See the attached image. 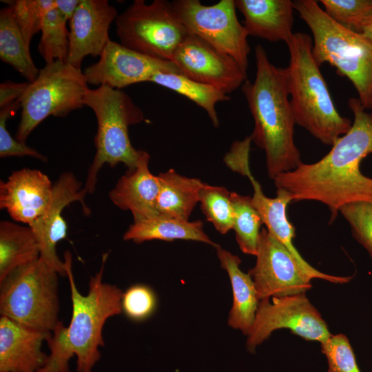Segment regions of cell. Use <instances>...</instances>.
Returning a JSON list of instances; mask_svg holds the SVG:
<instances>
[{
  "mask_svg": "<svg viewBox=\"0 0 372 372\" xmlns=\"http://www.w3.org/2000/svg\"><path fill=\"white\" fill-rule=\"evenodd\" d=\"M348 105L353 114L352 126L318 161L301 163L295 169L273 178L277 189L291 201L316 200L327 206L334 220L340 208L349 203L372 202V178L360 170V164L372 154V113L358 98Z\"/></svg>",
  "mask_w": 372,
  "mask_h": 372,
  "instance_id": "obj_1",
  "label": "cell"
},
{
  "mask_svg": "<svg viewBox=\"0 0 372 372\" xmlns=\"http://www.w3.org/2000/svg\"><path fill=\"white\" fill-rule=\"evenodd\" d=\"M109 253L102 256L100 269L90 277L87 295L77 289L72 271V254H64L68 278L72 316L68 327L60 322L46 341L50 353L38 372H70V361L76 358L77 372H92L101 359L104 346L103 330L106 321L122 311L123 292L115 285L103 282V272Z\"/></svg>",
  "mask_w": 372,
  "mask_h": 372,
  "instance_id": "obj_2",
  "label": "cell"
},
{
  "mask_svg": "<svg viewBox=\"0 0 372 372\" xmlns=\"http://www.w3.org/2000/svg\"><path fill=\"white\" fill-rule=\"evenodd\" d=\"M256 65L253 82L241 86L254 121L251 141L266 156L269 177L292 171L301 163L294 142L296 124L287 87L286 69L274 65L264 48L255 46Z\"/></svg>",
  "mask_w": 372,
  "mask_h": 372,
  "instance_id": "obj_3",
  "label": "cell"
},
{
  "mask_svg": "<svg viewBox=\"0 0 372 372\" xmlns=\"http://www.w3.org/2000/svg\"><path fill=\"white\" fill-rule=\"evenodd\" d=\"M286 69L290 103L296 123L322 143L332 146L352 126L337 110L320 66L312 54V38L294 33L287 44Z\"/></svg>",
  "mask_w": 372,
  "mask_h": 372,
  "instance_id": "obj_4",
  "label": "cell"
},
{
  "mask_svg": "<svg viewBox=\"0 0 372 372\" xmlns=\"http://www.w3.org/2000/svg\"><path fill=\"white\" fill-rule=\"evenodd\" d=\"M293 3L312 33V54L317 64L333 66L351 82L363 107L372 110V42L332 19L318 1Z\"/></svg>",
  "mask_w": 372,
  "mask_h": 372,
  "instance_id": "obj_5",
  "label": "cell"
},
{
  "mask_svg": "<svg viewBox=\"0 0 372 372\" xmlns=\"http://www.w3.org/2000/svg\"><path fill=\"white\" fill-rule=\"evenodd\" d=\"M84 105L94 112L97 121L94 143L96 153L86 178L85 189L93 193L97 176L105 164L114 167L125 165L128 169L136 167L144 151L131 144L128 130L132 125L145 121L141 109L129 95L121 90L101 85L88 89Z\"/></svg>",
  "mask_w": 372,
  "mask_h": 372,
  "instance_id": "obj_6",
  "label": "cell"
},
{
  "mask_svg": "<svg viewBox=\"0 0 372 372\" xmlns=\"http://www.w3.org/2000/svg\"><path fill=\"white\" fill-rule=\"evenodd\" d=\"M59 274L42 259L23 266L0 283V314L52 332L61 322Z\"/></svg>",
  "mask_w": 372,
  "mask_h": 372,
  "instance_id": "obj_7",
  "label": "cell"
},
{
  "mask_svg": "<svg viewBox=\"0 0 372 372\" xmlns=\"http://www.w3.org/2000/svg\"><path fill=\"white\" fill-rule=\"evenodd\" d=\"M88 89L83 72L66 61L45 64L21 98L16 139L25 143L32 132L47 117H63L82 108Z\"/></svg>",
  "mask_w": 372,
  "mask_h": 372,
  "instance_id": "obj_8",
  "label": "cell"
},
{
  "mask_svg": "<svg viewBox=\"0 0 372 372\" xmlns=\"http://www.w3.org/2000/svg\"><path fill=\"white\" fill-rule=\"evenodd\" d=\"M116 32L123 46L148 56L172 61L189 32L176 17L172 2L134 0L116 21Z\"/></svg>",
  "mask_w": 372,
  "mask_h": 372,
  "instance_id": "obj_9",
  "label": "cell"
},
{
  "mask_svg": "<svg viewBox=\"0 0 372 372\" xmlns=\"http://www.w3.org/2000/svg\"><path fill=\"white\" fill-rule=\"evenodd\" d=\"M174 11L189 33L235 59L247 70L249 34L237 17L235 0L205 6L199 0L172 1Z\"/></svg>",
  "mask_w": 372,
  "mask_h": 372,
  "instance_id": "obj_10",
  "label": "cell"
},
{
  "mask_svg": "<svg viewBox=\"0 0 372 372\" xmlns=\"http://www.w3.org/2000/svg\"><path fill=\"white\" fill-rule=\"evenodd\" d=\"M280 329H288L307 341L322 343L332 334L320 312L305 293L272 297L261 300L252 328L247 335L246 347L251 353Z\"/></svg>",
  "mask_w": 372,
  "mask_h": 372,
  "instance_id": "obj_11",
  "label": "cell"
},
{
  "mask_svg": "<svg viewBox=\"0 0 372 372\" xmlns=\"http://www.w3.org/2000/svg\"><path fill=\"white\" fill-rule=\"evenodd\" d=\"M249 143L236 142L225 155L224 161L229 168L249 178L254 190L251 203L267 231L288 249L302 270L311 280L320 278L336 284L349 282L352 277L324 273L313 267L300 256L293 244L295 228L289 222L287 214V205L292 201L288 194L280 189H277L275 198H269L264 194L260 183L249 169Z\"/></svg>",
  "mask_w": 372,
  "mask_h": 372,
  "instance_id": "obj_12",
  "label": "cell"
},
{
  "mask_svg": "<svg viewBox=\"0 0 372 372\" xmlns=\"http://www.w3.org/2000/svg\"><path fill=\"white\" fill-rule=\"evenodd\" d=\"M256 256V264L248 273L260 300L305 293L311 288V279L267 229L260 231Z\"/></svg>",
  "mask_w": 372,
  "mask_h": 372,
  "instance_id": "obj_13",
  "label": "cell"
},
{
  "mask_svg": "<svg viewBox=\"0 0 372 372\" xmlns=\"http://www.w3.org/2000/svg\"><path fill=\"white\" fill-rule=\"evenodd\" d=\"M172 62L180 74L214 86L227 95L247 80V70L235 59L189 32L176 49Z\"/></svg>",
  "mask_w": 372,
  "mask_h": 372,
  "instance_id": "obj_14",
  "label": "cell"
},
{
  "mask_svg": "<svg viewBox=\"0 0 372 372\" xmlns=\"http://www.w3.org/2000/svg\"><path fill=\"white\" fill-rule=\"evenodd\" d=\"M87 84L121 90L159 72L180 74L172 61L154 59L110 40L99 61L83 72Z\"/></svg>",
  "mask_w": 372,
  "mask_h": 372,
  "instance_id": "obj_15",
  "label": "cell"
},
{
  "mask_svg": "<svg viewBox=\"0 0 372 372\" xmlns=\"http://www.w3.org/2000/svg\"><path fill=\"white\" fill-rule=\"evenodd\" d=\"M87 194L72 172L61 174L53 184L51 204L47 211L29 227L39 245L40 258L61 276H67L64 261L57 255L56 245L67 235L68 226L62 212L65 207L79 202L85 214L90 213L85 198Z\"/></svg>",
  "mask_w": 372,
  "mask_h": 372,
  "instance_id": "obj_16",
  "label": "cell"
},
{
  "mask_svg": "<svg viewBox=\"0 0 372 372\" xmlns=\"http://www.w3.org/2000/svg\"><path fill=\"white\" fill-rule=\"evenodd\" d=\"M118 14L107 0H81L69 21V50L66 62L81 70L88 55L100 56L110 40L109 30Z\"/></svg>",
  "mask_w": 372,
  "mask_h": 372,
  "instance_id": "obj_17",
  "label": "cell"
},
{
  "mask_svg": "<svg viewBox=\"0 0 372 372\" xmlns=\"http://www.w3.org/2000/svg\"><path fill=\"white\" fill-rule=\"evenodd\" d=\"M53 184L39 169L23 168L0 182V208L15 221L34 223L48 209L52 199Z\"/></svg>",
  "mask_w": 372,
  "mask_h": 372,
  "instance_id": "obj_18",
  "label": "cell"
},
{
  "mask_svg": "<svg viewBox=\"0 0 372 372\" xmlns=\"http://www.w3.org/2000/svg\"><path fill=\"white\" fill-rule=\"evenodd\" d=\"M51 333L1 316L0 372H38L48 356L43 343Z\"/></svg>",
  "mask_w": 372,
  "mask_h": 372,
  "instance_id": "obj_19",
  "label": "cell"
},
{
  "mask_svg": "<svg viewBox=\"0 0 372 372\" xmlns=\"http://www.w3.org/2000/svg\"><path fill=\"white\" fill-rule=\"evenodd\" d=\"M149 154L144 151L136 167L128 169L109 193L116 206L132 212L134 222L159 215L157 199L160 185L158 176L149 169Z\"/></svg>",
  "mask_w": 372,
  "mask_h": 372,
  "instance_id": "obj_20",
  "label": "cell"
},
{
  "mask_svg": "<svg viewBox=\"0 0 372 372\" xmlns=\"http://www.w3.org/2000/svg\"><path fill=\"white\" fill-rule=\"evenodd\" d=\"M249 35L287 44L293 35L294 6L291 0H235Z\"/></svg>",
  "mask_w": 372,
  "mask_h": 372,
  "instance_id": "obj_21",
  "label": "cell"
},
{
  "mask_svg": "<svg viewBox=\"0 0 372 372\" xmlns=\"http://www.w3.org/2000/svg\"><path fill=\"white\" fill-rule=\"evenodd\" d=\"M216 249L220 266L227 271L232 289L233 301L228 325L247 336L254 324L260 302L254 282L249 273L240 269L241 260L238 256L220 246Z\"/></svg>",
  "mask_w": 372,
  "mask_h": 372,
  "instance_id": "obj_22",
  "label": "cell"
},
{
  "mask_svg": "<svg viewBox=\"0 0 372 372\" xmlns=\"http://www.w3.org/2000/svg\"><path fill=\"white\" fill-rule=\"evenodd\" d=\"M157 176L160 185L157 199L159 215L188 220L200 200L205 183L198 178L183 176L173 169Z\"/></svg>",
  "mask_w": 372,
  "mask_h": 372,
  "instance_id": "obj_23",
  "label": "cell"
},
{
  "mask_svg": "<svg viewBox=\"0 0 372 372\" xmlns=\"http://www.w3.org/2000/svg\"><path fill=\"white\" fill-rule=\"evenodd\" d=\"M123 240L136 243L154 240H186L204 242L216 248L219 246L204 231L201 221L189 222L161 215L134 222L123 234Z\"/></svg>",
  "mask_w": 372,
  "mask_h": 372,
  "instance_id": "obj_24",
  "label": "cell"
},
{
  "mask_svg": "<svg viewBox=\"0 0 372 372\" xmlns=\"http://www.w3.org/2000/svg\"><path fill=\"white\" fill-rule=\"evenodd\" d=\"M39 258V245L29 226L0 223V283L16 269Z\"/></svg>",
  "mask_w": 372,
  "mask_h": 372,
  "instance_id": "obj_25",
  "label": "cell"
},
{
  "mask_svg": "<svg viewBox=\"0 0 372 372\" xmlns=\"http://www.w3.org/2000/svg\"><path fill=\"white\" fill-rule=\"evenodd\" d=\"M0 58L10 65L28 83L33 82L39 73L21 32L8 6L0 10Z\"/></svg>",
  "mask_w": 372,
  "mask_h": 372,
  "instance_id": "obj_26",
  "label": "cell"
},
{
  "mask_svg": "<svg viewBox=\"0 0 372 372\" xmlns=\"http://www.w3.org/2000/svg\"><path fill=\"white\" fill-rule=\"evenodd\" d=\"M149 82L185 96L204 109L213 125L218 127L220 123L216 105L218 102L229 100L228 95L221 90L175 73H157L149 79Z\"/></svg>",
  "mask_w": 372,
  "mask_h": 372,
  "instance_id": "obj_27",
  "label": "cell"
},
{
  "mask_svg": "<svg viewBox=\"0 0 372 372\" xmlns=\"http://www.w3.org/2000/svg\"><path fill=\"white\" fill-rule=\"evenodd\" d=\"M230 198L236 241L244 254L256 256L262 218L251 203V197L231 192Z\"/></svg>",
  "mask_w": 372,
  "mask_h": 372,
  "instance_id": "obj_28",
  "label": "cell"
},
{
  "mask_svg": "<svg viewBox=\"0 0 372 372\" xmlns=\"http://www.w3.org/2000/svg\"><path fill=\"white\" fill-rule=\"evenodd\" d=\"M66 22L67 20L56 8L49 10L43 18L38 50L45 64L55 61H67L69 30H67Z\"/></svg>",
  "mask_w": 372,
  "mask_h": 372,
  "instance_id": "obj_29",
  "label": "cell"
},
{
  "mask_svg": "<svg viewBox=\"0 0 372 372\" xmlns=\"http://www.w3.org/2000/svg\"><path fill=\"white\" fill-rule=\"evenodd\" d=\"M231 192L220 186L205 184L200 194L201 209L207 220L222 234L233 229L234 209Z\"/></svg>",
  "mask_w": 372,
  "mask_h": 372,
  "instance_id": "obj_30",
  "label": "cell"
},
{
  "mask_svg": "<svg viewBox=\"0 0 372 372\" xmlns=\"http://www.w3.org/2000/svg\"><path fill=\"white\" fill-rule=\"evenodd\" d=\"M324 12L335 21L361 33L372 17V0H321Z\"/></svg>",
  "mask_w": 372,
  "mask_h": 372,
  "instance_id": "obj_31",
  "label": "cell"
},
{
  "mask_svg": "<svg viewBox=\"0 0 372 372\" xmlns=\"http://www.w3.org/2000/svg\"><path fill=\"white\" fill-rule=\"evenodd\" d=\"M8 2L26 43L30 46L34 35L41 31L45 14L55 8L54 0H17Z\"/></svg>",
  "mask_w": 372,
  "mask_h": 372,
  "instance_id": "obj_32",
  "label": "cell"
},
{
  "mask_svg": "<svg viewBox=\"0 0 372 372\" xmlns=\"http://www.w3.org/2000/svg\"><path fill=\"white\" fill-rule=\"evenodd\" d=\"M339 212L349 223L353 236L372 257V202L349 203Z\"/></svg>",
  "mask_w": 372,
  "mask_h": 372,
  "instance_id": "obj_33",
  "label": "cell"
},
{
  "mask_svg": "<svg viewBox=\"0 0 372 372\" xmlns=\"http://www.w3.org/2000/svg\"><path fill=\"white\" fill-rule=\"evenodd\" d=\"M122 311L130 320L141 322L147 320L157 307V298L149 286L136 284L130 287L123 293Z\"/></svg>",
  "mask_w": 372,
  "mask_h": 372,
  "instance_id": "obj_34",
  "label": "cell"
},
{
  "mask_svg": "<svg viewBox=\"0 0 372 372\" xmlns=\"http://www.w3.org/2000/svg\"><path fill=\"white\" fill-rule=\"evenodd\" d=\"M320 344L327 360V372H360L352 347L345 335H331Z\"/></svg>",
  "mask_w": 372,
  "mask_h": 372,
  "instance_id": "obj_35",
  "label": "cell"
},
{
  "mask_svg": "<svg viewBox=\"0 0 372 372\" xmlns=\"http://www.w3.org/2000/svg\"><path fill=\"white\" fill-rule=\"evenodd\" d=\"M21 107V101L8 106L0 108V157L4 158L10 156H32L43 162L48 158L25 143L18 141L8 132L6 123L11 114Z\"/></svg>",
  "mask_w": 372,
  "mask_h": 372,
  "instance_id": "obj_36",
  "label": "cell"
},
{
  "mask_svg": "<svg viewBox=\"0 0 372 372\" xmlns=\"http://www.w3.org/2000/svg\"><path fill=\"white\" fill-rule=\"evenodd\" d=\"M29 83L7 81L0 85V108L20 101Z\"/></svg>",
  "mask_w": 372,
  "mask_h": 372,
  "instance_id": "obj_37",
  "label": "cell"
},
{
  "mask_svg": "<svg viewBox=\"0 0 372 372\" xmlns=\"http://www.w3.org/2000/svg\"><path fill=\"white\" fill-rule=\"evenodd\" d=\"M54 2L55 8L67 21H70L81 0H54Z\"/></svg>",
  "mask_w": 372,
  "mask_h": 372,
  "instance_id": "obj_38",
  "label": "cell"
},
{
  "mask_svg": "<svg viewBox=\"0 0 372 372\" xmlns=\"http://www.w3.org/2000/svg\"><path fill=\"white\" fill-rule=\"evenodd\" d=\"M361 33L372 42V17L366 22Z\"/></svg>",
  "mask_w": 372,
  "mask_h": 372,
  "instance_id": "obj_39",
  "label": "cell"
}]
</instances>
